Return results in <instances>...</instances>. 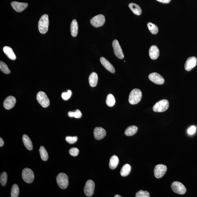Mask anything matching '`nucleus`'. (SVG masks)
Instances as JSON below:
<instances>
[{"mask_svg":"<svg viewBox=\"0 0 197 197\" xmlns=\"http://www.w3.org/2000/svg\"><path fill=\"white\" fill-rule=\"evenodd\" d=\"M3 51L5 54L10 59L15 60L16 59V56L11 48L8 47V46H5L3 48Z\"/></svg>","mask_w":197,"mask_h":197,"instance_id":"6ab92c4d","label":"nucleus"},{"mask_svg":"<svg viewBox=\"0 0 197 197\" xmlns=\"http://www.w3.org/2000/svg\"><path fill=\"white\" fill-rule=\"evenodd\" d=\"M106 103L109 107H113L115 103V98L112 94H109L107 95V99H106Z\"/></svg>","mask_w":197,"mask_h":197,"instance_id":"cd10ccee","label":"nucleus"},{"mask_svg":"<svg viewBox=\"0 0 197 197\" xmlns=\"http://www.w3.org/2000/svg\"><path fill=\"white\" fill-rule=\"evenodd\" d=\"M138 127L136 126H131L127 127L125 132V134L127 136H131L136 133Z\"/></svg>","mask_w":197,"mask_h":197,"instance_id":"393cba45","label":"nucleus"},{"mask_svg":"<svg viewBox=\"0 0 197 197\" xmlns=\"http://www.w3.org/2000/svg\"><path fill=\"white\" fill-rule=\"evenodd\" d=\"M119 160L117 156L113 155L110 160L109 167L111 169H114L118 166Z\"/></svg>","mask_w":197,"mask_h":197,"instance_id":"b1692460","label":"nucleus"},{"mask_svg":"<svg viewBox=\"0 0 197 197\" xmlns=\"http://www.w3.org/2000/svg\"><path fill=\"white\" fill-rule=\"evenodd\" d=\"M148 77L151 81L156 84L161 85L164 84L165 82L164 78L157 73L153 72L150 74Z\"/></svg>","mask_w":197,"mask_h":197,"instance_id":"f8f14e48","label":"nucleus"},{"mask_svg":"<svg viewBox=\"0 0 197 197\" xmlns=\"http://www.w3.org/2000/svg\"><path fill=\"white\" fill-rule=\"evenodd\" d=\"M19 190L18 186L17 184H15L12 186L11 190V197H17L18 196Z\"/></svg>","mask_w":197,"mask_h":197,"instance_id":"c756f323","label":"nucleus"},{"mask_svg":"<svg viewBox=\"0 0 197 197\" xmlns=\"http://www.w3.org/2000/svg\"><path fill=\"white\" fill-rule=\"evenodd\" d=\"M79 150L77 148H73L70 149L69 151V153L70 155L73 156H76L79 153Z\"/></svg>","mask_w":197,"mask_h":197,"instance_id":"e433bc0d","label":"nucleus"},{"mask_svg":"<svg viewBox=\"0 0 197 197\" xmlns=\"http://www.w3.org/2000/svg\"><path fill=\"white\" fill-rule=\"evenodd\" d=\"M142 93L141 90L138 89H134L131 90L130 94L129 101L131 104L138 103L141 100Z\"/></svg>","mask_w":197,"mask_h":197,"instance_id":"f03ea898","label":"nucleus"},{"mask_svg":"<svg viewBox=\"0 0 197 197\" xmlns=\"http://www.w3.org/2000/svg\"><path fill=\"white\" fill-rule=\"evenodd\" d=\"M114 197H121L122 196H120V195H115Z\"/></svg>","mask_w":197,"mask_h":197,"instance_id":"a19ab883","label":"nucleus"},{"mask_svg":"<svg viewBox=\"0 0 197 197\" xmlns=\"http://www.w3.org/2000/svg\"><path fill=\"white\" fill-rule=\"evenodd\" d=\"M66 141L70 144H73L76 142L77 140V136H67L65 138Z\"/></svg>","mask_w":197,"mask_h":197,"instance_id":"c9c22d12","label":"nucleus"},{"mask_svg":"<svg viewBox=\"0 0 197 197\" xmlns=\"http://www.w3.org/2000/svg\"><path fill=\"white\" fill-rule=\"evenodd\" d=\"M150 194L148 192L140 190L136 193V197H149Z\"/></svg>","mask_w":197,"mask_h":197,"instance_id":"72a5a7b5","label":"nucleus"},{"mask_svg":"<svg viewBox=\"0 0 197 197\" xmlns=\"http://www.w3.org/2000/svg\"><path fill=\"white\" fill-rule=\"evenodd\" d=\"M129 7L135 15H141L142 11L139 5L136 4V3H130Z\"/></svg>","mask_w":197,"mask_h":197,"instance_id":"aec40b11","label":"nucleus"},{"mask_svg":"<svg viewBox=\"0 0 197 197\" xmlns=\"http://www.w3.org/2000/svg\"><path fill=\"white\" fill-rule=\"evenodd\" d=\"M22 140L23 143L26 148L28 150H32L33 146L32 143L30 138L26 135L25 134L23 136Z\"/></svg>","mask_w":197,"mask_h":197,"instance_id":"4be33fe9","label":"nucleus"},{"mask_svg":"<svg viewBox=\"0 0 197 197\" xmlns=\"http://www.w3.org/2000/svg\"><path fill=\"white\" fill-rule=\"evenodd\" d=\"M94 134L96 139L100 140L106 136V130L103 128L97 127L94 130Z\"/></svg>","mask_w":197,"mask_h":197,"instance_id":"2eb2a0df","label":"nucleus"},{"mask_svg":"<svg viewBox=\"0 0 197 197\" xmlns=\"http://www.w3.org/2000/svg\"><path fill=\"white\" fill-rule=\"evenodd\" d=\"M72 92L70 90H68L67 92L62 93L61 97L64 100H66L70 98L72 95Z\"/></svg>","mask_w":197,"mask_h":197,"instance_id":"f704fd0d","label":"nucleus"},{"mask_svg":"<svg viewBox=\"0 0 197 197\" xmlns=\"http://www.w3.org/2000/svg\"><path fill=\"white\" fill-rule=\"evenodd\" d=\"M148 27L150 32L153 34H156L158 33L159 29L157 26L151 22L148 24Z\"/></svg>","mask_w":197,"mask_h":197,"instance_id":"c85d7f7f","label":"nucleus"},{"mask_svg":"<svg viewBox=\"0 0 197 197\" xmlns=\"http://www.w3.org/2000/svg\"><path fill=\"white\" fill-rule=\"evenodd\" d=\"M37 99L42 107L46 108L49 106L50 100L46 94L44 92L40 91L37 94Z\"/></svg>","mask_w":197,"mask_h":197,"instance_id":"423d86ee","label":"nucleus"},{"mask_svg":"<svg viewBox=\"0 0 197 197\" xmlns=\"http://www.w3.org/2000/svg\"><path fill=\"white\" fill-rule=\"evenodd\" d=\"M167 169V167L165 165L161 164L157 165L154 169L155 177L157 179L161 178L166 173Z\"/></svg>","mask_w":197,"mask_h":197,"instance_id":"1a4fd4ad","label":"nucleus"},{"mask_svg":"<svg viewBox=\"0 0 197 197\" xmlns=\"http://www.w3.org/2000/svg\"><path fill=\"white\" fill-rule=\"evenodd\" d=\"M0 70L5 74H8L10 73V71L8 65L2 61L0 62Z\"/></svg>","mask_w":197,"mask_h":197,"instance_id":"2f4dec72","label":"nucleus"},{"mask_svg":"<svg viewBox=\"0 0 197 197\" xmlns=\"http://www.w3.org/2000/svg\"><path fill=\"white\" fill-rule=\"evenodd\" d=\"M98 76L95 72L92 73L89 77V81L90 86L91 87L96 86L98 82Z\"/></svg>","mask_w":197,"mask_h":197,"instance_id":"412c9836","label":"nucleus"},{"mask_svg":"<svg viewBox=\"0 0 197 197\" xmlns=\"http://www.w3.org/2000/svg\"><path fill=\"white\" fill-rule=\"evenodd\" d=\"M112 45L115 56L119 59H123L124 55L118 41L115 40L113 42Z\"/></svg>","mask_w":197,"mask_h":197,"instance_id":"9b49d317","label":"nucleus"},{"mask_svg":"<svg viewBox=\"0 0 197 197\" xmlns=\"http://www.w3.org/2000/svg\"><path fill=\"white\" fill-rule=\"evenodd\" d=\"M196 131V127L195 126H192L188 130L187 132L188 134L189 135H192L195 133Z\"/></svg>","mask_w":197,"mask_h":197,"instance_id":"4c0bfd02","label":"nucleus"},{"mask_svg":"<svg viewBox=\"0 0 197 197\" xmlns=\"http://www.w3.org/2000/svg\"><path fill=\"white\" fill-rule=\"evenodd\" d=\"M197 63V59L195 57H191L186 60L184 68L186 71H189L196 66Z\"/></svg>","mask_w":197,"mask_h":197,"instance_id":"ddd939ff","label":"nucleus"},{"mask_svg":"<svg viewBox=\"0 0 197 197\" xmlns=\"http://www.w3.org/2000/svg\"><path fill=\"white\" fill-rule=\"evenodd\" d=\"M95 187V183L92 180H88L86 182L84 188V192L87 196H93Z\"/></svg>","mask_w":197,"mask_h":197,"instance_id":"9d476101","label":"nucleus"},{"mask_svg":"<svg viewBox=\"0 0 197 197\" xmlns=\"http://www.w3.org/2000/svg\"><path fill=\"white\" fill-rule=\"evenodd\" d=\"M22 175L23 180L27 183H31L34 180V173L30 169H24L22 172Z\"/></svg>","mask_w":197,"mask_h":197,"instance_id":"39448f33","label":"nucleus"},{"mask_svg":"<svg viewBox=\"0 0 197 197\" xmlns=\"http://www.w3.org/2000/svg\"><path fill=\"white\" fill-rule=\"evenodd\" d=\"M4 144V142L2 138H0V146L2 147Z\"/></svg>","mask_w":197,"mask_h":197,"instance_id":"ea45409f","label":"nucleus"},{"mask_svg":"<svg viewBox=\"0 0 197 197\" xmlns=\"http://www.w3.org/2000/svg\"><path fill=\"white\" fill-rule=\"evenodd\" d=\"M159 2L164 3V4H168L170 2L171 0H156Z\"/></svg>","mask_w":197,"mask_h":197,"instance_id":"58836bf2","label":"nucleus"},{"mask_svg":"<svg viewBox=\"0 0 197 197\" xmlns=\"http://www.w3.org/2000/svg\"><path fill=\"white\" fill-rule=\"evenodd\" d=\"M39 151L42 160L44 161H47L48 159L49 156L45 148L43 146H41Z\"/></svg>","mask_w":197,"mask_h":197,"instance_id":"bb28decb","label":"nucleus"},{"mask_svg":"<svg viewBox=\"0 0 197 197\" xmlns=\"http://www.w3.org/2000/svg\"><path fill=\"white\" fill-rule=\"evenodd\" d=\"M149 55L150 58L152 60H156L159 57V51L157 46L152 45L150 47L149 50Z\"/></svg>","mask_w":197,"mask_h":197,"instance_id":"a211bd4d","label":"nucleus"},{"mask_svg":"<svg viewBox=\"0 0 197 197\" xmlns=\"http://www.w3.org/2000/svg\"><path fill=\"white\" fill-rule=\"evenodd\" d=\"M131 167L130 165L126 164L122 167L120 170V175L123 177H126L129 174L130 172Z\"/></svg>","mask_w":197,"mask_h":197,"instance_id":"a878e982","label":"nucleus"},{"mask_svg":"<svg viewBox=\"0 0 197 197\" xmlns=\"http://www.w3.org/2000/svg\"><path fill=\"white\" fill-rule=\"evenodd\" d=\"M57 182L60 188L62 189H67L68 186V177L66 174L61 173L56 177Z\"/></svg>","mask_w":197,"mask_h":197,"instance_id":"20e7f679","label":"nucleus"},{"mask_svg":"<svg viewBox=\"0 0 197 197\" xmlns=\"http://www.w3.org/2000/svg\"><path fill=\"white\" fill-rule=\"evenodd\" d=\"M169 107V102L166 99L159 101L154 104L153 109L155 112L161 113L166 111Z\"/></svg>","mask_w":197,"mask_h":197,"instance_id":"7ed1b4c3","label":"nucleus"},{"mask_svg":"<svg viewBox=\"0 0 197 197\" xmlns=\"http://www.w3.org/2000/svg\"><path fill=\"white\" fill-rule=\"evenodd\" d=\"M105 22V18L103 15H99L94 17L90 21V24L95 28H99L103 25Z\"/></svg>","mask_w":197,"mask_h":197,"instance_id":"6e6552de","label":"nucleus"},{"mask_svg":"<svg viewBox=\"0 0 197 197\" xmlns=\"http://www.w3.org/2000/svg\"><path fill=\"white\" fill-rule=\"evenodd\" d=\"M100 61L102 65L103 66L104 68L106 70L109 71L111 73H114L115 72V69L113 66L111 64V63L108 61L106 58L103 57H101L100 58Z\"/></svg>","mask_w":197,"mask_h":197,"instance_id":"f3484780","label":"nucleus"},{"mask_svg":"<svg viewBox=\"0 0 197 197\" xmlns=\"http://www.w3.org/2000/svg\"><path fill=\"white\" fill-rule=\"evenodd\" d=\"M11 6L15 11L21 12L27 8L28 4L27 3H21L17 2H12L11 3Z\"/></svg>","mask_w":197,"mask_h":197,"instance_id":"dca6fc26","label":"nucleus"},{"mask_svg":"<svg viewBox=\"0 0 197 197\" xmlns=\"http://www.w3.org/2000/svg\"><path fill=\"white\" fill-rule=\"evenodd\" d=\"M16 102V99L15 97L12 96H10L5 99L3 102V106L5 109L10 110L14 107Z\"/></svg>","mask_w":197,"mask_h":197,"instance_id":"4468645a","label":"nucleus"},{"mask_svg":"<svg viewBox=\"0 0 197 197\" xmlns=\"http://www.w3.org/2000/svg\"><path fill=\"white\" fill-rule=\"evenodd\" d=\"M68 115L69 117H71V118L74 117L76 118H80L82 116V113L79 110H77L74 112H69Z\"/></svg>","mask_w":197,"mask_h":197,"instance_id":"7c9ffc66","label":"nucleus"},{"mask_svg":"<svg viewBox=\"0 0 197 197\" xmlns=\"http://www.w3.org/2000/svg\"><path fill=\"white\" fill-rule=\"evenodd\" d=\"M171 188L174 192L180 195L185 194L187 191L185 186L178 182H173L171 185Z\"/></svg>","mask_w":197,"mask_h":197,"instance_id":"0eeeda50","label":"nucleus"},{"mask_svg":"<svg viewBox=\"0 0 197 197\" xmlns=\"http://www.w3.org/2000/svg\"><path fill=\"white\" fill-rule=\"evenodd\" d=\"M71 34L73 37L77 36L78 32V25L77 21L73 20L71 25Z\"/></svg>","mask_w":197,"mask_h":197,"instance_id":"5701e85b","label":"nucleus"},{"mask_svg":"<svg viewBox=\"0 0 197 197\" xmlns=\"http://www.w3.org/2000/svg\"><path fill=\"white\" fill-rule=\"evenodd\" d=\"M49 20L48 16L44 15L41 18L38 23V29L41 33L44 34L48 30Z\"/></svg>","mask_w":197,"mask_h":197,"instance_id":"f257e3e1","label":"nucleus"},{"mask_svg":"<svg viewBox=\"0 0 197 197\" xmlns=\"http://www.w3.org/2000/svg\"><path fill=\"white\" fill-rule=\"evenodd\" d=\"M8 180V175L6 172H3L1 173L0 176V182L2 185L4 186H6Z\"/></svg>","mask_w":197,"mask_h":197,"instance_id":"473e14b6","label":"nucleus"}]
</instances>
